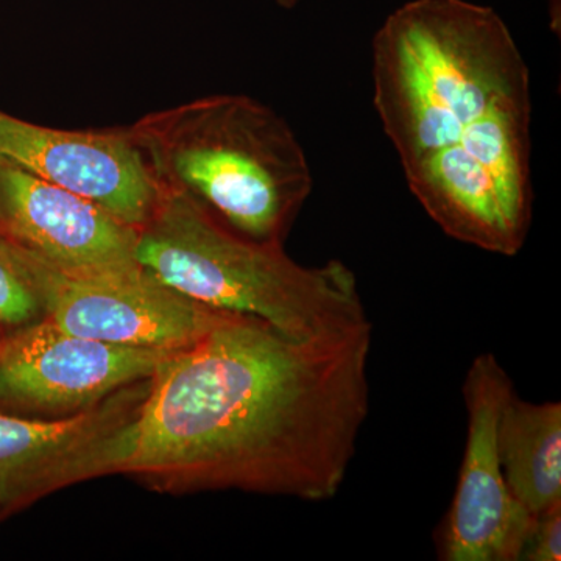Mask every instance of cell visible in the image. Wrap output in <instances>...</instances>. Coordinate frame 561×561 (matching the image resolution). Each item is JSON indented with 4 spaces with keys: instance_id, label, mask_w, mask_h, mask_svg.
Segmentation results:
<instances>
[{
    "instance_id": "52a82bcc",
    "label": "cell",
    "mask_w": 561,
    "mask_h": 561,
    "mask_svg": "<svg viewBox=\"0 0 561 561\" xmlns=\"http://www.w3.org/2000/svg\"><path fill=\"white\" fill-rule=\"evenodd\" d=\"M513 382L494 354H479L463 383L467 445L456 494L440 529L443 561H519L535 515L513 496L497 449Z\"/></svg>"
},
{
    "instance_id": "9a60e30c",
    "label": "cell",
    "mask_w": 561,
    "mask_h": 561,
    "mask_svg": "<svg viewBox=\"0 0 561 561\" xmlns=\"http://www.w3.org/2000/svg\"><path fill=\"white\" fill-rule=\"evenodd\" d=\"M283 9H294L300 3V0H276Z\"/></svg>"
},
{
    "instance_id": "ba28073f",
    "label": "cell",
    "mask_w": 561,
    "mask_h": 561,
    "mask_svg": "<svg viewBox=\"0 0 561 561\" xmlns=\"http://www.w3.org/2000/svg\"><path fill=\"white\" fill-rule=\"evenodd\" d=\"M149 382L57 419L0 412V518L73 483L116 474Z\"/></svg>"
},
{
    "instance_id": "8992f818",
    "label": "cell",
    "mask_w": 561,
    "mask_h": 561,
    "mask_svg": "<svg viewBox=\"0 0 561 561\" xmlns=\"http://www.w3.org/2000/svg\"><path fill=\"white\" fill-rule=\"evenodd\" d=\"M18 250L44 317L79 337L180 351L197 342L227 312L184 297L139 264L65 271L21 247Z\"/></svg>"
},
{
    "instance_id": "5bb4252c",
    "label": "cell",
    "mask_w": 561,
    "mask_h": 561,
    "mask_svg": "<svg viewBox=\"0 0 561 561\" xmlns=\"http://www.w3.org/2000/svg\"><path fill=\"white\" fill-rule=\"evenodd\" d=\"M561 560V504L535 515L519 561Z\"/></svg>"
},
{
    "instance_id": "277c9868",
    "label": "cell",
    "mask_w": 561,
    "mask_h": 561,
    "mask_svg": "<svg viewBox=\"0 0 561 561\" xmlns=\"http://www.w3.org/2000/svg\"><path fill=\"white\" fill-rule=\"evenodd\" d=\"M158 183L191 195L232 230L280 243L309 195L311 165L289 124L247 95H210L128 128Z\"/></svg>"
},
{
    "instance_id": "2e32d148",
    "label": "cell",
    "mask_w": 561,
    "mask_h": 561,
    "mask_svg": "<svg viewBox=\"0 0 561 561\" xmlns=\"http://www.w3.org/2000/svg\"><path fill=\"white\" fill-rule=\"evenodd\" d=\"M3 332H5V331L0 330V335H2V334H3Z\"/></svg>"
},
{
    "instance_id": "7c38bea8",
    "label": "cell",
    "mask_w": 561,
    "mask_h": 561,
    "mask_svg": "<svg viewBox=\"0 0 561 561\" xmlns=\"http://www.w3.org/2000/svg\"><path fill=\"white\" fill-rule=\"evenodd\" d=\"M505 482L531 513L561 504V404L524 401L513 391L497 430Z\"/></svg>"
},
{
    "instance_id": "8fae6325",
    "label": "cell",
    "mask_w": 561,
    "mask_h": 561,
    "mask_svg": "<svg viewBox=\"0 0 561 561\" xmlns=\"http://www.w3.org/2000/svg\"><path fill=\"white\" fill-rule=\"evenodd\" d=\"M0 236L65 271L138 265V230L87 198L0 161Z\"/></svg>"
},
{
    "instance_id": "30bf717a",
    "label": "cell",
    "mask_w": 561,
    "mask_h": 561,
    "mask_svg": "<svg viewBox=\"0 0 561 561\" xmlns=\"http://www.w3.org/2000/svg\"><path fill=\"white\" fill-rule=\"evenodd\" d=\"M0 161L87 198L139 230L160 183L128 130L69 131L0 111Z\"/></svg>"
},
{
    "instance_id": "5b68a950",
    "label": "cell",
    "mask_w": 561,
    "mask_h": 561,
    "mask_svg": "<svg viewBox=\"0 0 561 561\" xmlns=\"http://www.w3.org/2000/svg\"><path fill=\"white\" fill-rule=\"evenodd\" d=\"M531 95L501 103L451 146L404 171L427 216L449 238L516 256L534 214Z\"/></svg>"
},
{
    "instance_id": "7a4b0ae2",
    "label": "cell",
    "mask_w": 561,
    "mask_h": 561,
    "mask_svg": "<svg viewBox=\"0 0 561 561\" xmlns=\"http://www.w3.org/2000/svg\"><path fill=\"white\" fill-rule=\"evenodd\" d=\"M507 24L467 0H411L373 38V105L402 169L451 146L501 103L529 98Z\"/></svg>"
},
{
    "instance_id": "6da1fadb",
    "label": "cell",
    "mask_w": 561,
    "mask_h": 561,
    "mask_svg": "<svg viewBox=\"0 0 561 561\" xmlns=\"http://www.w3.org/2000/svg\"><path fill=\"white\" fill-rule=\"evenodd\" d=\"M371 323L294 339L227 311L151 375L116 474L160 493L330 501L370 412Z\"/></svg>"
},
{
    "instance_id": "9c48e42d",
    "label": "cell",
    "mask_w": 561,
    "mask_h": 561,
    "mask_svg": "<svg viewBox=\"0 0 561 561\" xmlns=\"http://www.w3.org/2000/svg\"><path fill=\"white\" fill-rule=\"evenodd\" d=\"M172 353L79 337L43 317L0 335V412L57 419L87 411L151 378Z\"/></svg>"
},
{
    "instance_id": "4fadbf2b",
    "label": "cell",
    "mask_w": 561,
    "mask_h": 561,
    "mask_svg": "<svg viewBox=\"0 0 561 561\" xmlns=\"http://www.w3.org/2000/svg\"><path fill=\"white\" fill-rule=\"evenodd\" d=\"M43 317L38 298L22 265L20 250L0 236V330H16Z\"/></svg>"
},
{
    "instance_id": "3957f363",
    "label": "cell",
    "mask_w": 561,
    "mask_h": 561,
    "mask_svg": "<svg viewBox=\"0 0 561 561\" xmlns=\"http://www.w3.org/2000/svg\"><path fill=\"white\" fill-rule=\"evenodd\" d=\"M136 261L184 297L257 317L289 337L306 341L370 323L345 262L298 264L280 243L242 236L164 184L138 230Z\"/></svg>"
}]
</instances>
